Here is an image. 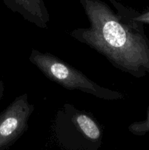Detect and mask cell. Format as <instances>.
Segmentation results:
<instances>
[{
  "mask_svg": "<svg viewBox=\"0 0 149 150\" xmlns=\"http://www.w3.org/2000/svg\"><path fill=\"white\" fill-rule=\"evenodd\" d=\"M89 21L88 28L70 35L102 54L116 69L140 78L149 73V40L142 23L127 20L102 0H79Z\"/></svg>",
  "mask_w": 149,
  "mask_h": 150,
  "instance_id": "6da1fadb",
  "label": "cell"
},
{
  "mask_svg": "<svg viewBox=\"0 0 149 150\" xmlns=\"http://www.w3.org/2000/svg\"><path fill=\"white\" fill-rule=\"evenodd\" d=\"M54 138L67 150H99L103 127L93 114L65 103L56 113L53 123Z\"/></svg>",
  "mask_w": 149,
  "mask_h": 150,
  "instance_id": "7a4b0ae2",
  "label": "cell"
},
{
  "mask_svg": "<svg viewBox=\"0 0 149 150\" xmlns=\"http://www.w3.org/2000/svg\"><path fill=\"white\" fill-rule=\"evenodd\" d=\"M113 4H115V7H117L118 9V13H121L124 18H125L127 20L131 21L137 22V23H149V11L145 12V13H143V14L137 15V16H129L127 13V10H124V7L121 6V4H118L117 2H115L114 1H112Z\"/></svg>",
  "mask_w": 149,
  "mask_h": 150,
  "instance_id": "8992f818",
  "label": "cell"
},
{
  "mask_svg": "<svg viewBox=\"0 0 149 150\" xmlns=\"http://www.w3.org/2000/svg\"><path fill=\"white\" fill-rule=\"evenodd\" d=\"M14 13L20 14L27 21L38 28L47 29L50 15L43 0H2Z\"/></svg>",
  "mask_w": 149,
  "mask_h": 150,
  "instance_id": "5b68a950",
  "label": "cell"
},
{
  "mask_svg": "<svg viewBox=\"0 0 149 150\" xmlns=\"http://www.w3.org/2000/svg\"><path fill=\"white\" fill-rule=\"evenodd\" d=\"M130 133L137 136H141L149 131V110L147 114V118L145 121L135 122L131 123L128 127Z\"/></svg>",
  "mask_w": 149,
  "mask_h": 150,
  "instance_id": "52a82bcc",
  "label": "cell"
},
{
  "mask_svg": "<svg viewBox=\"0 0 149 150\" xmlns=\"http://www.w3.org/2000/svg\"><path fill=\"white\" fill-rule=\"evenodd\" d=\"M4 83H3L2 81L0 80V100H1L3 95H4Z\"/></svg>",
  "mask_w": 149,
  "mask_h": 150,
  "instance_id": "ba28073f",
  "label": "cell"
},
{
  "mask_svg": "<svg viewBox=\"0 0 149 150\" xmlns=\"http://www.w3.org/2000/svg\"><path fill=\"white\" fill-rule=\"evenodd\" d=\"M29 60L45 77L65 89L79 90L105 100L124 99V93L97 84L80 70L51 53L33 48Z\"/></svg>",
  "mask_w": 149,
  "mask_h": 150,
  "instance_id": "3957f363",
  "label": "cell"
},
{
  "mask_svg": "<svg viewBox=\"0 0 149 150\" xmlns=\"http://www.w3.org/2000/svg\"><path fill=\"white\" fill-rule=\"evenodd\" d=\"M35 106L27 93L19 95L0 114V150L13 146L29 128V122Z\"/></svg>",
  "mask_w": 149,
  "mask_h": 150,
  "instance_id": "277c9868",
  "label": "cell"
}]
</instances>
